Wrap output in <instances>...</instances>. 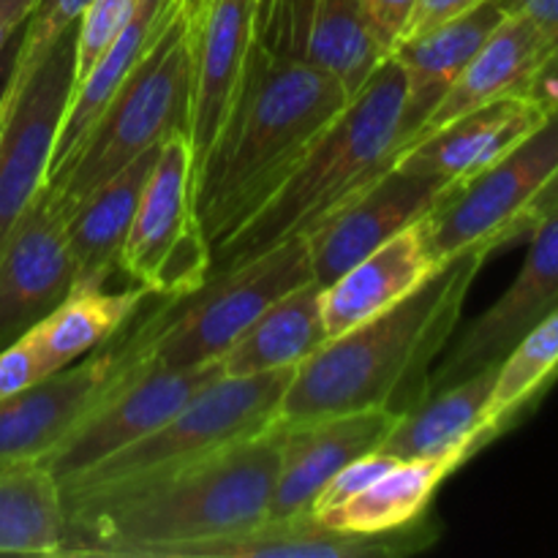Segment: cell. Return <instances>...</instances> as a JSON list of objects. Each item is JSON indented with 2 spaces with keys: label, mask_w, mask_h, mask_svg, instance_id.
Here are the masks:
<instances>
[{
  "label": "cell",
  "mask_w": 558,
  "mask_h": 558,
  "mask_svg": "<svg viewBox=\"0 0 558 558\" xmlns=\"http://www.w3.org/2000/svg\"><path fill=\"white\" fill-rule=\"evenodd\" d=\"M278 477V425L183 469L63 499V556L161 558L265 521Z\"/></svg>",
  "instance_id": "1"
},
{
  "label": "cell",
  "mask_w": 558,
  "mask_h": 558,
  "mask_svg": "<svg viewBox=\"0 0 558 558\" xmlns=\"http://www.w3.org/2000/svg\"><path fill=\"white\" fill-rule=\"evenodd\" d=\"M490 254L485 245L461 251L401 303L327 341L294 368L276 423H305L363 409L396 414L417 409L430 396V363L450 341L469 289Z\"/></svg>",
  "instance_id": "2"
},
{
  "label": "cell",
  "mask_w": 558,
  "mask_h": 558,
  "mask_svg": "<svg viewBox=\"0 0 558 558\" xmlns=\"http://www.w3.org/2000/svg\"><path fill=\"white\" fill-rule=\"evenodd\" d=\"M349 98L332 74L256 41L238 104L196 174L194 207L210 245L272 194Z\"/></svg>",
  "instance_id": "3"
},
{
  "label": "cell",
  "mask_w": 558,
  "mask_h": 558,
  "mask_svg": "<svg viewBox=\"0 0 558 558\" xmlns=\"http://www.w3.org/2000/svg\"><path fill=\"white\" fill-rule=\"evenodd\" d=\"M403 98L407 76L398 60L387 54L272 194L232 234L213 245L210 278L238 270L287 240L305 238L387 172L403 150Z\"/></svg>",
  "instance_id": "4"
},
{
  "label": "cell",
  "mask_w": 558,
  "mask_h": 558,
  "mask_svg": "<svg viewBox=\"0 0 558 558\" xmlns=\"http://www.w3.org/2000/svg\"><path fill=\"white\" fill-rule=\"evenodd\" d=\"M191 98V0L174 11L123 85L80 142L71 161L47 180V194L65 218L104 180L161 145L172 131L189 129Z\"/></svg>",
  "instance_id": "5"
},
{
  "label": "cell",
  "mask_w": 558,
  "mask_h": 558,
  "mask_svg": "<svg viewBox=\"0 0 558 558\" xmlns=\"http://www.w3.org/2000/svg\"><path fill=\"white\" fill-rule=\"evenodd\" d=\"M311 278L308 240H287L238 270L207 278L189 298L163 300L134 332L120 338L125 357L167 368L216 363L262 311Z\"/></svg>",
  "instance_id": "6"
},
{
  "label": "cell",
  "mask_w": 558,
  "mask_h": 558,
  "mask_svg": "<svg viewBox=\"0 0 558 558\" xmlns=\"http://www.w3.org/2000/svg\"><path fill=\"white\" fill-rule=\"evenodd\" d=\"M292 374L294 368L265 371L254 376L221 374L153 434L71 477L60 485V494L63 499H76L96 490L161 477L238 441L265 434L276 425L278 403Z\"/></svg>",
  "instance_id": "7"
},
{
  "label": "cell",
  "mask_w": 558,
  "mask_h": 558,
  "mask_svg": "<svg viewBox=\"0 0 558 558\" xmlns=\"http://www.w3.org/2000/svg\"><path fill=\"white\" fill-rule=\"evenodd\" d=\"M194 185L189 134L172 131L158 147L118 265L147 294L189 298L210 278L213 245L196 216Z\"/></svg>",
  "instance_id": "8"
},
{
  "label": "cell",
  "mask_w": 558,
  "mask_h": 558,
  "mask_svg": "<svg viewBox=\"0 0 558 558\" xmlns=\"http://www.w3.org/2000/svg\"><path fill=\"white\" fill-rule=\"evenodd\" d=\"M218 376V360L191 368H167L131 363L123 352L118 376L109 381L104 396L76 423V428L44 458L41 466L58 480V485L69 483L104 458L153 434Z\"/></svg>",
  "instance_id": "9"
},
{
  "label": "cell",
  "mask_w": 558,
  "mask_h": 558,
  "mask_svg": "<svg viewBox=\"0 0 558 558\" xmlns=\"http://www.w3.org/2000/svg\"><path fill=\"white\" fill-rule=\"evenodd\" d=\"M74 82V27L11 80L0 120V243L47 185L54 140Z\"/></svg>",
  "instance_id": "10"
},
{
  "label": "cell",
  "mask_w": 558,
  "mask_h": 558,
  "mask_svg": "<svg viewBox=\"0 0 558 558\" xmlns=\"http://www.w3.org/2000/svg\"><path fill=\"white\" fill-rule=\"evenodd\" d=\"M558 169V109L505 158L469 180L439 210L430 213V234L441 259L485 245L501 248L507 227Z\"/></svg>",
  "instance_id": "11"
},
{
  "label": "cell",
  "mask_w": 558,
  "mask_h": 558,
  "mask_svg": "<svg viewBox=\"0 0 558 558\" xmlns=\"http://www.w3.org/2000/svg\"><path fill=\"white\" fill-rule=\"evenodd\" d=\"M461 185L439 174L414 172L392 163L374 183L332 210L319 227L305 234L311 251L314 278L327 287L349 270L354 262L368 256L381 243L412 227L428 213L439 210Z\"/></svg>",
  "instance_id": "12"
},
{
  "label": "cell",
  "mask_w": 558,
  "mask_h": 558,
  "mask_svg": "<svg viewBox=\"0 0 558 558\" xmlns=\"http://www.w3.org/2000/svg\"><path fill=\"white\" fill-rule=\"evenodd\" d=\"M256 47V0H191L189 134L194 174L221 136Z\"/></svg>",
  "instance_id": "13"
},
{
  "label": "cell",
  "mask_w": 558,
  "mask_h": 558,
  "mask_svg": "<svg viewBox=\"0 0 558 558\" xmlns=\"http://www.w3.org/2000/svg\"><path fill=\"white\" fill-rule=\"evenodd\" d=\"M71 287L65 216L41 189L0 243V347L58 308Z\"/></svg>",
  "instance_id": "14"
},
{
  "label": "cell",
  "mask_w": 558,
  "mask_h": 558,
  "mask_svg": "<svg viewBox=\"0 0 558 558\" xmlns=\"http://www.w3.org/2000/svg\"><path fill=\"white\" fill-rule=\"evenodd\" d=\"M526 262L505 294L477 316L450 357L430 371V396L499 365L532 327L558 308V213L532 232Z\"/></svg>",
  "instance_id": "15"
},
{
  "label": "cell",
  "mask_w": 558,
  "mask_h": 558,
  "mask_svg": "<svg viewBox=\"0 0 558 558\" xmlns=\"http://www.w3.org/2000/svg\"><path fill=\"white\" fill-rule=\"evenodd\" d=\"M123 363V347L65 365L36 385L0 398V469L41 463L96 407Z\"/></svg>",
  "instance_id": "16"
},
{
  "label": "cell",
  "mask_w": 558,
  "mask_h": 558,
  "mask_svg": "<svg viewBox=\"0 0 558 558\" xmlns=\"http://www.w3.org/2000/svg\"><path fill=\"white\" fill-rule=\"evenodd\" d=\"M401 414L390 409L278 425V477L267 518L305 515L319 490L354 458L379 450Z\"/></svg>",
  "instance_id": "17"
},
{
  "label": "cell",
  "mask_w": 558,
  "mask_h": 558,
  "mask_svg": "<svg viewBox=\"0 0 558 558\" xmlns=\"http://www.w3.org/2000/svg\"><path fill=\"white\" fill-rule=\"evenodd\" d=\"M436 529L417 521L385 534L338 532L311 512L292 518H265L240 532L180 545L161 558H396L428 550Z\"/></svg>",
  "instance_id": "18"
},
{
  "label": "cell",
  "mask_w": 558,
  "mask_h": 558,
  "mask_svg": "<svg viewBox=\"0 0 558 558\" xmlns=\"http://www.w3.org/2000/svg\"><path fill=\"white\" fill-rule=\"evenodd\" d=\"M445 262L430 234V213L392 234L387 243L354 262L343 276L322 289V322L327 341L401 303Z\"/></svg>",
  "instance_id": "19"
},
{
  "label": "cell",
  "mask_w": 558,
  "mask_h": 558,
  "mask_svg": "<svg viewBox=\"0 0 558 558\" xmlns=\"http://www.w3.org/2000/svg\"><path fill=\"white\" fill-rule=\"evenodd\" d=\"M548 109L529 93L496 98L474 112L452 120L436 134L425 136L417 145L407 147L396 163L414 172L439 174L456 185H466L515 145H521L532 131L548 118Z\"/></svg>",
  "instance_id": "20"
},
{
  "label": "cell",
  "mask_w": 558,
  "mask_h": 558,
  "mask_svg": "<svg viewBox=\"0 0 558 558\" xmlns=\"http://www.w3.org/2000/svg\"><path fill=\"white\" fill-rule=\"evenodd\" d=\"M550 47H554L550 38L532 20L521 14H507L499 22V27L490 33L488 41L477 49V54L469 60L461 76L452 82L447 96L425 118V123L420 125L407 147L417 145L425 136L450 125L452 120L463 118V114L474 112L477 107H485L496 98L529 93L532 82L548 63Z\"/></svg>",
  "instance_id": "21"
},
{
  "label": "cell",
  "mask_w": 558,
  "mask_h": 558,
  "mask_svg": "<svg viewBox=\"0 0 558 558\" xmlns=\"http://www.w3.org/2000/svg\"><path fill=\"white\" fill-rule=\"evenodd\" d=\"M507 11L501 0H485L469 14L425 33V36L398 41L392 58L407 76V98H403V147L409 145L420 125L425 123L436 104L447 96L452 82L461 76L469 60L488 41L499 27Z\"/></svg>",
  "instance_id": "22"
},
{
  "label": "cell",
  "mask_w": 558,
  "mask_h": 558,
  "mask_svg": "<svg viewBox=\"0 0 558 558\" xmlns=\"http://www.w3.org/2000/svg\"><path fill=\"white\" fill-rule=\"evenodd\" d=\"M496 368L499 365L483 368L480 374L428 396L412 412L401 414L379 450L390 452L398 461L456 458L458 463H466L494 439L488 430V401Z\"/></svg>",
  "instance_id": "23"
},
{
  "label": "cell",
  "mask_w": 558,
  "mask_h": 558,
  "mask_svg": "<svg viewBox=\"0 0 558 558\" xmlns=\"http://www.w3.org/2000/svg\"><path fill=\"white\" fill-rule=\"evenodd\" d=\"M158 147L161 145L145 150L112 178L104 180L65 218L74 287H104L112 270H118L120 251L129 238L142 189L158 158Z\"/></svg>",
  "instance_id": "24"
},
{
  "label": "cell",
  "mask_w": 558,
  "mask_h": 558,
  "mask_svg": "<svg viewBox=\"0 0 558 558\" xmlns=\"http://www.w3.org/2000/svg\"><path fill=\"white\" fill-rule=\"evenodd\" d=\"M322 283L311 278L262 311L221 354L223 376H254L298 368L327 343L322 322Z\"/></svg>",
  "instance_id": "25"
},
{
  "label": "cell",
  "mask_w": 558,
  "mask_h": 558,
  "mask_svg": "<svg viewBox=\"0 0 558 558\" xmlns=\"http://www.w3.org/2000/svg\"><path fill=\"white\" fill-rule=\"evenodd\" d=\"M174 5H178V0H142L136 14L129 20V25H125L123 31L118 33V38L104 49V54L96 60V65L87 71L85 80L71 90L63 120H60L58 140H54L52 163H49L47 180H52L54 174L71 161V156L76 153L80 142L85 140L87 131L93 129V123H96L98 114L104 112V107L112 101V96L118 93V87L123 85L125 76L131 74V69L140 63V58L145 54V49L150 47L153 38L158 36V31H161L163 22L169 20Z\"/></svg>",
  "instance_id": "26"
},
{
  "label": "cell",
  "mask_w": 558,
  "mask_h": 558,
  "mask_svg": "<svg viewBox=\"0 0 558 558\" xmlns=\"http://www.w3.org/2000/svg\"><path fill=\"white\" fill-rule=\"evenodd\" d=\"M289 54L336 76L349 96L387 58L365 25L360 0H294Z\"/></svg>",
  "instance_id": "27"
},
{
  "label": "cell",
  "mask_w": 558,
  "mask_h": 558,
  "mask_svg": "<svg viewBox=\"0 0 558 558\" xmlns=\"http://www.w3.org/2000/svg\"><path fill=\"white\" fill-rule=\"evenodd\" d=\"M456 458H409L343 505L316 512V521L338 532L385 534L423 521L436 488L456 472Z\"/></svg>",
  "instance_id": "28"
},
{
  "label": "cell",
  "mask_w": 558,
  "mask_h": 558,
  "mask_svg": "<svg viewBox=\"0 0 558 558\" xmlns=\"http://www.w3.org/2000/svg\"><path fill=\"white\" fill-rule=\"evenodd\" d=\"M145 298L147 292L142 287L125 292H104V287L71 289L58 308L31 327L49 374L112 341Z\"/></svg>",
  "instance_id": "29"
},
{
  "label": "cell",
  "mask_w": 558,
  "mask_h": 558,
  "mask_svg": "<svg viewBox=\"0 0 558 558\" xmlns=\"http://www.w3.org/2000/svg\"><path fill=\"white\" fill-rule=\"evenodd\" d=\"M60 485L41 463L0 469V556H63Z\"/></svg>",
  "instance_id": "30"
},
{
  "label": "cell",
  "mask_w": 558,
  "mask_h": 558,
  "mask_svg": "<svg viewBox=\"0 0 558 558\" xmlns=\"http://www.w3.org/2000/svg\"><path fill=\"white\" fill-rule=\"evenodd\" d=\"M558 376V308L507 352L496 368L488 401V430L499 436Z\"/></svg>",
  "instance_id": "31"
},
{
  "label": "cell",
  "mask_w": 558,
  "mask_h": 558,
  "mask_svg": "<svg viewBox=\"0 0 558 558\" xmlns=\"http://www.w3.org/2000/svg\"><path fill=\"white\" fill-rule=\"evenodd\" d=\"M87 5H90V0H38L31 20L22 27L20 52H16L14 65L16 74L33 69L44 58V52L63 38V33L76 27Z\"/></svg>",
  "instance_id": "32"
},
{
  "label": "cell",
  "mask_w": 558,
  "mask_h": 558,
  "mask_svg": "<svg viewBox=\"0 0 558 558\" xmlns=\"http://www.w3.org/2000/svg\"><path fill=\"white\" fill-rule=\"evenodd\" d=\"M396 463H398V458H392L390 452H385V450H371V452H365V456L349 461L347 466H343L341 472H338L336 477H332L330 483L319 490V496L314 499V507H311V515L349 501L352 496H357L360 490L368 488L371 483H376L381 474L390 472Z\"/></svg>",
  "instance_id": "33"
},
{
  "label": "cell",
  "mask_w": 558,
  "mask_h": 558,
  "mask_svg": "<svg viewBox=\"0 0 558 558\" xmlns=\"http://www.w3.org/2000/svg\"><path fill=\"white\" fill-rule=\"evenodd\" d=\"M49 376L38 349L36 332L25 330L20 338L0 347V398H9Z\"/></svg>",
  "instance_id": "34"
},
{
  "label": "cell",
  "mask_w": 558,
  "mask_h": 558,
  "mask_svg": "<svg viewBox=\"0 0 558 558\" xmlns=\"http://www.w3.org/2000/svg\"><path fill=\"white\" fill-rule=\"evenodd\" d=\"M360 3H363V16L371 36L379 44L381 52L390 54L401 41L417 0H360Z\"/></svg>",
  "instance_id": "35"
},
{
  "label": "cell",
  "mask_w": 558,
  "mask_h": 558,
  "mask_svg": "<svg viewBox=\"0 0 558 558\" xmlns=\"http://www.w3.org/2000/svg\"><path fill=\"white\" fill-rule=\"evenodd\" d=\"M294 0H256V41L276 54L292 49Z\"/></svg>",
  "instance_id": "36"
},
{
  "label": "cell",
  "mask_w": 558,
  "mask_h": 558,
  "mask_svg": "<svg viewBox=\"0 0 558 558\" xmlns=\"http://www.w3.org/2000/svg\"><path fill=\"white\" fill-rule=\"evenodd\" d=\"M480 3H485V0H417V3H414L412 16H409L407 22V31H403L401 41L425 36V33L436 31V27L469 14V11L477 9Z\"/></svg>",
  "instance_id": "37"
},
{
  "label": "cell",
  "mask_w": 558,
  "mask_h": 558,
  "mask_svg": "<svg viewBox=\"0 0 558 558\" xmlns=\"http://www.w3.org/2000/svg\"><path fill=\"white\" fill-rule=\"evenodd\" d=\"M556 213H558V169L550 174L548 183H545L543 189L534 194V199L523 207L521 216H518L515 221L507 227L501 245H510V243H518V240H523V238H532L534 229H537L545 218L556 216Z\"/></svg>",
  "instance_id": "38"
},
{
  "label": "cell",
  "mask_w": 558,
  "mask_h": 558,
  "mask_svg": "<svg viewBox=\"0 0 558 558\" xmlns=\"http://www.w3.org/2000/svg\"><path fill=\"white\" fill-rule=\"evenodd\" d=\"M507 14H521L532 20L550 44L558 41V0H501Z\"/></svg>",
  "instance_id": "39"
},
{
  "label": "cell",
  "mask_w": 558,
  "mask_h": 558,
  "mask_svg": "<svg viewBox=\"0 0 558 558\" xmlns=\"http://www.w3.org/2000/svg\"><path fill=\"white\" fill-rule=\"evenodd\" d=\"M38 0H0V52L25 27Z\"/></svg>",
  "instance_id": "40"
},
{
  "label": "cell",
  "mask_w": 558,
  "mask_h": 558,
  "mask_svg": "<svg viewBox=\"0 0 558 558\" xmlns=\"http://www.w3.org/2000/svg\"><path fill=\"white\" fill-rule=\"evenodd\" d=\"M20 36L22 31L5 44V49L0 52V118H3L5 101H9L11 80H14V65H16V52H20Z\"/></svg>",
  "instance_id": "41"
},
{
  "label": "cell",
  "mask_w": 558,
  "mask_h": 558,
  "mask_svg": "<svg viewBox=\"0 0 558 558\" xmlns=\"http://www.w3.org/2000/svg\"><path fill=\"white\" fill-rule=\"evenodd\" d=\"M0 120H3V118H0Z\"/></svg>",
  "instance_id": "42"
}]
</instances>
